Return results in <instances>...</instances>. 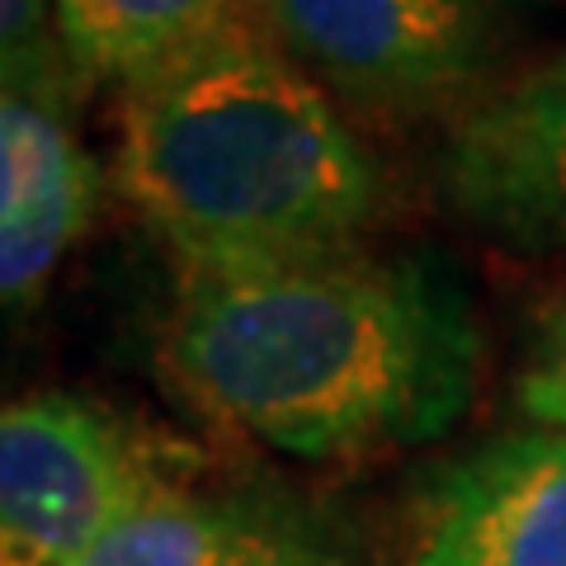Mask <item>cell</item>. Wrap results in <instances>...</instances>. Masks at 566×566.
<instances>
[{
    "label": "cell",
    "instance_id": "1",
    "mask_svg": "<svg viewBox=\"0 0 566 566\" xmlns=\"http://www.w3.org/2000/svg\"><path fill=\"white\" fill-rule=\"evenodd\" d=\"M482 316L430 251H345L274 270L189 274L166 316L175 392L307 463L420 449L468 416Z\"/></svg>",
    "mask_w": 566,
    "mask_h": 566
},
{
    "label": "cell",
    "instance_id": "2",
    "mask_svg": "<svg viewBox=\"0 0 566 566\" xmlns=\"http://www.w3.org/2000/svg\"><path fill=\"white\" fill-rule=\"evenodd\" d=\"M109 185L189 274L345 255L387 218L368 137L255 20L114 95Z\"/></svg>",
    "mask_w": 566,
    "mask_h": 566
},
{
    "label": "cell",
    "instance_id": "3",
    "mask_svg": "<svg viewBox=\"0 0 566 566\" xmlns=\"http://www.w3.org/2000/svg\"><path fill=\"white\" fill-rule=\"evenodd\" d=\"M251 20L359 133L468 114L495 85L486 0H251Z\"/></svg>",
    "mask_w": 566,
    "mask_h": 566
},
{
    "label": "cell",
    "instance_id": "4",
    "mask_svg": "<svg viewBox=\"0 0 566 566\" xmlns=\"http://www.w3.org/2000/svg\"><path fill=\"white\" fill-rule=\"evenodd\" d=\"M161 472L95 401H0V566H71Z\"/></svg>",
    "mask_w": 566,
    "mask_h": 566
},
{
    "label": "cell",
    "instance_id": "5",
    "mask_svg": "<svg viewBox=\"0 0 566 566\" xmlns=\"http://www.w3.org/2000/svg\"><path fill=\"white\" fill-rule=\"evenodd\" d=\"M434 180L453 218L505 251H566V43L449 123Z\"/></svg>",
    "mask_w": 566,
    "mask_h": 566
},
{
    "label": "cell",
    "instance_id": "6",
    "mask_svg": "<svg viewBox=\"0 0 566 566\" xmlns=\"http://www.w3.org/2000/svg\"><path fill=\"white\" fill-rule=\"evenodd\" d=\"M406 566H566V430H505L449 458L416 501Z\"/></svg>",
    "mask_w": 566,
    "mask_h": 566
},
{
    "label": "cell",
    "instance_id": "7",
    "mask_svg": "<svg viewBox=\"0 0 566 566\" xmlns=\"http://www.w3.org/2000/svg\"><path fill=\"white\" fill-rule=\"evenodd\" d=\"M104 185L66 118L0 91V307L43 289L95 227Z\"/></svg>",
    "mask_w": 566,
    "mask_h": 566
},
{
    "label": "cell",
    "instance_id": "8",
    "mask_svg": "<svg viewBox=\"0 0 566 566\" xmlns=\"http://www.w3.org/2000/svg\"><path fill=\"white\" fill-rule=\"evenodd\" d=\"M251 24V0H57L71 71L91 91H133Z\"/></svg>",
    "mask_w": 566,
    "mask_h": 566
},
{
    "label": "cell",
    "instance_id": "9",
    "mask_svg": "<svg viewBox=\"0 0 566 566\" xmlns=\"http://www.w3.org/2000/svg\"><path fill=\"white\" fill-rule=\"evenodd\" d=\"M237 528L161 468L71 566H222Z\"/></svg>",
    "mask_w": 566,
    "mask_h": 566
},
{
    "label": "cell",
    "instance_id": "10",
    "mask_svg": "<svg viewBox=\"0 0 566 566\" xmlns=\"http://www.w3.org/2000/svg\"><path fill=\"white\" fill-rule=\"evenodd\" d=\"M0 91L71 123L85 95L57 33V0H0Z\"/></svg>",
    "mask_w": 566,
    "mask_h": 566
},
{
    "label": "cell",
    "instance_id": "11",
    "mask_svg": "<svg viewBox=\"0 0 566 566\" xmlns=\"http://www.w3.org/2000/svg\"><path fill=\"white\" fill-rule=\"evenodd\" d=\"M520 406L534 424L547 430H566V297L534 331L524 374H520Z\"/></svg>",
    "mask_w": 566,
    "mask_h": 566
},
{
    "label": "cell",
    "instance_id": "12",
    "mask_svg": "<svg viewBox=\"0 0 566 566\" xmlns=\"http://www.w3.org/2000/svg\"><path fill=\"white\" fill-rule=\"evenodd\" d=\"M222 566H331V562L307 553V547H293V543L270 538V534H260V528H245L241 524L232 547H227Z\"/></svg>",
    "mask_w": 566,
    "mask_h": 566
}]
</instances>
